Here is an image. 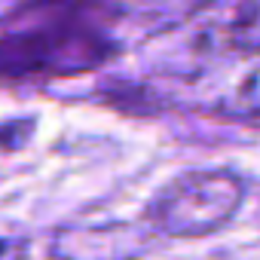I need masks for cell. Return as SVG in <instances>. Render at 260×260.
<instances>
[{
  "label": "cell",
  "mask_w": 260,
  "mask_h": 260,
  "mask_svg": "<svg viewBox=\"0 0 260 260\" xmlns=\"http://www.w3.org/2000/svg\"><path fill=\"white\" fill-rule=\"evenodd\" d=\"M217 110L223 116H233V119H260V55L223 92Z\"/></svg>",
  "instance_id": "5b68a950"
},
{
  "label": "cell",
  "mask_w": 260,
  "mask_h": 260,
  "mask_svg": "<svg viewBox=\"0 0 260 260\" xmlns=\"http://www.w3.org/2000/svg\"><path fill=\"white\" fill-rule=\"evenodd\" d=\"M98 7L37 4L0 13V77H80L104 68L119 43Z\"/></svg>",
  "instance_id": "6da1fadb"
},
{
  "label": "cell",
  "mask_w": 260,
  "mask_h": 260,
  "mask_svg": "<svg viewBox=\"0 0 260 260\" xmlns=\"http://www.w3.org/2000/svg\"><path fill=\"white\" fill-rule=\"evenodd\" d=\"M37 132V119L25 116V119H10L0 125V153H16L22 150Z\"/></svg>",
  "instance_id": "8992f818"
},
{
  "label": "cell",
  "mask_w": 260,
  "mask_h": 260,
  "mask_svg": "<svg viewBox=\"0 0 260 260\" xmlns=\"http://www.w3.org/2000/svg\"><path fill=\"white\" fill-rule=\"evenodd\" d=\"M4 245H7V242H0V254H4Z\"/></svg>",
  "instance_id": "52a82bcc"
},
{
  "label": "cell",
  "mask_w": 260,
  "mask_h": 260,
  "mask_svg": "<svg viewBox=\"0 0 260 260\" xmlns=\"http://www.w3.org/2000/svg\"><path fill=\"white\" fill-rule=\"evenodd\" d=\"M153 245V230L138 220L64 223L49 236L52 260H141Z\"/></svg>",
  "instance_id": "277c9868"
},
{
  "label": "cell",
  "mask_w": 260,
  "mask_h": 260,
  "mask_svg": "<svg viewBox=\"0 0 260 260\" xmlns=\"http://www.w3.org/2000/svg\"><path fill=\"white\" fill-rule=\"evenodd\" d=\"M184 46L196 58L260 55V4H208L184 22Z\"/></svg>",
  "instance_id": "3957f363"
},
{
  "label": "cell",
  "mask_w": 260,
  "mask_h": 260,
  "mask_svg": "<svg viewBox=\"0 0 260 260\" xmlns=\"http://www.w3.org/2000/svg\"><path fill=\"white\" fill-rule=\"evenodd\" d=\"M242 199L245 184L233 172H181L153 196L147 226L172 239H202L226 226L242 208Z\"/></svg>",
  "instance_id": "7a4b0ae2"
}]
</instances>
